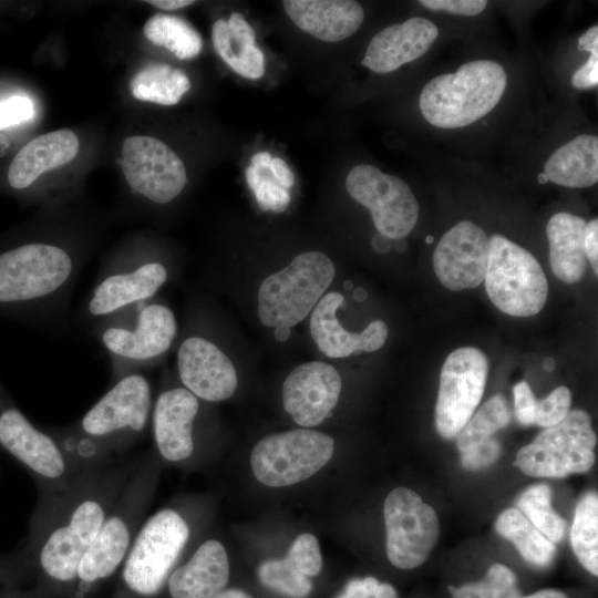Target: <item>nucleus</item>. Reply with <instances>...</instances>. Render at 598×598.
<instances>
[{"label": "nucleus", "instance_id": "29", "mask_svg": "<svg viewBox=\"0 0 598 598\" xmlns=\"http://www.w3.org/2000/svg\"><path fill=\"white\" fill-rule=\"evenodd\" d=\"M496 532L509 540L529 564L548 567L556 557V547L517 509L503 511L496 522Z\"/></svg>", "mask_w": 598, "mask_h": 598}, {"label": "nucleus", "instance_id": "7", "mask_svg": "<svg viewBox=\"0 0 598 598\" xmlns=\"http://www.w3.org/2000/svg\"><path fill=\"white\" fill-rule=\"evenodd\" d=\"M166 261L140 244L113 254L103 262L85 296L80 319L87 329L99 321L151 300L169 280Z\"/></svg>", "mask_w": 598, "mask_h": 598}, {"label": "nucleus", "instance_id": "30", "mask_svg": "<svg viewBox=\"0 0 598 598\" xmlns=\"http://www.w3.org/2000/svg\"><path fill=\"white\" fill-rule=\"evenodd\" d=\"M190 89V81L179 69L166 63H148L130 82L134 97L162 105L177 104Z\"/></svg>", "mask_w": 598, "mask_h": 598}, {"label": "nucleus", "instance_id": "50", "mask_svg": "<svg viewBox=\"0 0 598 598\" xmlns=\"http://www.w3.org/2000/svg\"><path fill=\"white\" fill-rule=\"evenodd\" d=\"M271 159L272 157L268 152H259L251 157L250 165L262 173V171L269 169Z\"/></svg>", "mask_w": 598, "mask_h": 598}, {"label": "nucleus", "instance_id": "38", "mask_svg": "<svg viewBox=\"0 0 598 598\" xmlns=\"http://www.w3.org/2000/svg\"><path fill=\"white\" fill-rule=\"evenodd\" d=\"M571 394L568 388L558 386L537 402L535 424L544 429L560 423L569 413Z\"/></svg>", "mask_w": 598, "mask_h": 598}, {"label": "nucleus", "instance_id": "51", "mask_svg": "<svg viewBox=\"0 0 598 598\" xmlns=\"http://www.w3.org/2000/svg\"><path fill=\"white\" fill-rule=\"evenodd\" d=\"M392 239L381 235V234H377L372 237L371 239V246L373 248L374 251L379 252V254H385L388 251H390V249L392 248Z\"/></svg>", "mask_w": 598, "mask_h": 598}, {"label": "nucleus", "instance_id": "4", "mask_svg": "<svg viewBox=\"0 0 598 598\" xmlns=\"http://www.w3.org/2000/svg\"><path fill=\"white\" fill-rule=\"evenodd\" d=\"M89 332L109 357L113 383L164 357L175 341L177 322L172 309L153 298L99 321Z\"/></svg>", "mask_w": 598, "mask_h": 598}, {"label": "nucleus", "instance_id": "40", "mask_svg": "<svg viewBox=\"0 0 598 598\" xmlns=\"http://www.w3.org/2000/svg\"><path fill=\"white\" fill-rule=\"evenodd\" d=\"M227 27L233 52V59L228 63V65H230L240 52L256 44V34L252 27L239 12L230 14L227 20Z\"/></svg>", "mask_w": 598, "mask_h": 598}, {"label": "nucleus", "instance_id": "41", "mask_svg": "<svg viewBox=\"0 0 598 598\" xmlns=\"http://www.w3.org/2000/svg\"><path fill=\"white\" fill-rule=\"evenodd\" d=\"M514 394V413L517 421L529 426L535 424L537 402L529 384L526 381H519L513 388Z\"/></svg>", "mask_w": 598, "mask_h": 598}, {"label": "nucleus", "instance_id": "10", "mask_svg": "<svg viewBox=\"0 0 598 598\" xmlns=\"http://www.w3.org/2000/svg\"><path fill=\"white\" fill-rule=\"evenodd\" d=\"M0 450L30 473L39 497L68 488L80 473L50 432L37 427L1 388Z\"/></svg>", "mask_w": 598, "mask_h": 598}, {"label": "nucleus", "instance_id": "59", "mask_svg": "<svg viewBox=\"0 0 598 598\" xmlns=\"http://www.w3.org/2000/svg\"><path fill=\"white\" fill-rule=\"evenodd\" d=\"M555 362L551 358H547L543 364L546 371H553Z\"/></svg>", "mask_w": 598, "mask_h": 598}, {"label": "nucleus", "instance_id": "55", "mask_svg": "<svg viewBox=\"0 0 598 598\" xmlns=\"http://www.w3.org/2000/svg\"><path fill=\"white\" fill-rule=\"evenodd\" d=\"M215 598H252V597L243 590L230 588V589H224Z\"/></svg>", "mask_w": 598, "mask_h": 598}, {"label": "nucleus", "instance_id": "34", "mask_svg": "<svg viewBox=\"0 0 598 598\" xmlns=\"http://www.w3.org/2000/svg\"><path fill=\"white\" fill-rule=\"evenodd\" d=\"M511 422V412L506 400L501 395L492 396L471 416L456 436L460 453H465L488 441Z\"/></svg>", "mask_w": 598, "mask_h": 598}, {"label": "nucleus", "instance_id": "28", "mask_svg": "<svg viewBox=\"0 0 598 598\" xmlns=\"http://www.w3.org/2000/svg\"><path fill=\"white\" fill-rule=\"evenodd\" d=\"M546 181L570 187L585 188L598 181V138L582 134L557 148L547 159Z\"/></svg>", "mask_w": 598, "mask_h": 598}, {"label": "nucleus", "instance_id": "12", "mask_svg": "<svg viewBox=\"0 0 598 598\" xmlns=\"http://www.w3.org/2000/svg\"><path fill=\"white\" fill-rule=\"evenodd\" d=\"M597 443L590 415L580 409L569 411L558 424L542 431L522 447L515 465L534 477L561 478L585 473L595 463Z\"/></svg>", "mask_w": 598, "mask_h": 598}, {"label": "nucleus", "instance_id": "18", "mask_svg": "<svg viewBox=\"0 0 598 598\" xmlns=\"http://www.w3.org/2000/svg\"><path fill=\"white\" fill-rule=\"evenodd\" d=\"M199 399L184 386H165L152 410V432L157 454L168 463H186L197 448Z\"/></svg>", "mask_w": 598, "mask_h": 598}, {"label": "nucleus", "instance_id": "24", "mask_svg": "<svg viewBox=\"0 0 598 598\" xmlns=\"http://www.w3.org/2000/svg\"><path fill=\"white\" fill-rule=\"evenodd\" d=\"M229 580V560L217 539L204 540L167 579L171 598H215Z\"/></svg>", "mask_w": 598, "mask_h": 598}, {"label": "nucleus", "instance_id": "5", "mask_svg": "<svg viewBox=\"0 0 598 598\" xmlns=\"http://www.w3.org/2000/svg\"><path fill=\"white\" fill-rule=\"evenodd\" d=\"M156 477L155 460L137 458L134 470L79 565L78 598H82L97 581L113 575L123 564L143 523Z\"/></svg>", "mask_w": 598, "mask_h": 598}, {"label": "nucleus", "instance_id": "20", "mask_svg": "<svg viewBox=\"0 0 598 598\" xmlns=\"http://www.w3.org/2000/svg\"><path fill=\"white\" fill-rule=\"evenodd\" d=\"M178 378L198 399L219 402L230 398L238 379L231 360L210 339L189 334L177 350Z\"/></svg>", "mask_w": 598, "mask_h": 598}, {"label": "nucleus", "instance_id": "52", "mask_svg": "<svg viewBox=\"0 0 598 598\" xmlns=\"http://www.w3.org/2000/svg\"><path fill=\"white\" fill-rule=\"evenodd\" d=\"M245 176L249 188L255 193L262 179L261 173L249 165L245 171Z\"/></svg>", "mask_w": 598, "mask_h": 598}, {"label": "nucleus", "instance_id": "63", "mask_svg": "<svg viewBox=\"0 0 598 598\" xmlns=\"http://www.w3.org/2000/svg\"><path fill=\"white\" fill-rule=\"evenodd\" d=\"M14 598V597H13Z\"/></svg>", "mask_w": 598, "mask_h": 598}, {"label": "nucleus", "instance_id": "31", "mask_svg": "<svg viewBox=\"0 0 598 598\" xmlns=\"http://www.w3.org/2000/svg\"><path fill=\"white\" fill-rule=\"evenodd\" d=\"M145 38L158 47H164L179 60L197 56L203 40L193 25L177 16L156 13L143 27Z\"/></svg>", "mask_w": 598, "mask_h": 598}, {"label": "nucleus", "instance_id": "2", "mask_svg": "<svg viewBox=\"0 0 598 598\" xmlns=\"http://www.w3.org/2000/svg\"><path fill=\"white\" fill-rule=\"evenodd\" d=\"M83 254L49 238L0 251V308L24 312L48 331L63 329Z\"/></svg>", "mask_w": 598, "mask_h": 598}, {"label": "nucleus", "instance_id": "60", "mask_svg": "<svg viewBox=\"0 0 598 598\" xmlns=\"http://www.w3.org/2000/svg\"><path fill=\"white\" fill-rule=\"evenodd\" d=\"M354 297L359 301L364 300L367 297V292L362 288H359L355 290Z\"/></svg>", "mask_w": 598, "mask_h": 598}, {"label": "nucleus", "instance_id": "6", "mask_svg": "<svg viewBox=\"0 0 598 598\" xmlns=\"http://www.w3.org/2000/svg\"><path fill=\"white\" fill-rule=\"evenodd\" d=\"M507 83L504 68L492 60H474L456 72L440 74L420 95L424 118L440 128L467 126L488 114L502 99Z\"/></svg>", "mask_w": 598, "mask_h": 598}, {"label": "nucleus", "instance_id": "27", "mask_svg": "<svg viewBox=\"0 0 598 598\" xmlns=\"http://www.w3.org/2000/svg\"><path fill=\"white\" fill-rule=\"evenodd\" d=\"M585 227L584 218L565 212L553 215L547 223L549 264L565 283L580 281L586 272Z\"/></svg>", "mask_w": 598, "mask_h": 598}, {"label": "nucleus", "instance_id": "16", "mask_svg": "<svg viewBox=\"0 0 598 598\" xmlns=\"http://www.w3.org/2000/svg\"><path fill=\"white\" fill-rule=\"evenodd\" d=\"M346 188L357 203L370 209L379 234L403 239L416 225L419 203L403 179L360 164L349 172Z\"/></svg>", "mask_w": 598, "mask_h": 598}, {"label": "nucleus", "instance_id": "23", "mask_svg": "<svg viewBox=\"0 0 598 598\" xmlns=\"http://www.w3.org/2000/svg\"><path fill=\"white\" fill-rule=\"evenodd\" d=\"M437 35L435 23L424 18L391 24L372 38L362 64L375 73H390L425 54Z\"/></svg>", "mask_w": 598, "mask_h": 598}, {"label": "nucleus", "instance_id": "39", "mask_svg": "<svg viewBox=\"0 0 598 598\" xmlns=\"http://www.w3.org/2000/svg\"><path fill=\"white\" fill-rule=\"evenodd\" d=\"M254 195L257 204L262 210L282 213L290 203V194L288 189H285L277 182L267 176H262V179Z\"/></svg>", "mask_w": 598, "mask_h": 598}, {"label": "nucleus", "instance_id": "35", "mask_svg": "<svg viewBox=\"0 0 598 598\" xmlns=\"http://www.w3.org/2000/svg\"><path fill=\"white\" fill-rule=\"evenodd\" d=\"M452 598H518L516 576L502 564L492 565L483 579L460 587L448 586Z\"/></svg>", "mask_w": 598, "mask_h": 598}, {"label": "nucleus", "instance_id": "25", "mask_svg": "<svg viewBox=\"0 0 598 598\" xmlns=\"http://www.w3.org/2000/svg\"><path fill=\"white\" fill-rule=\"evenodd\" d=\"M282 4L299 29L324 42L351 37L364 18L361 4L352 0H285Z\"/></svg>", "mask_w": 598, "mask_h": 598}, {"label": "nucleus", "instance_id": "33", "mask_svg": "<svg viewBox=\"0 0 598 598\" xmlns=\"http://www.w3.org/2000/svg\"><path fill=\"white\" fill-rule=\"evenodd\" d=\"M517 509L553 543L564 539L567 523L551 506V491L546 484H535L520 493Z\"/></svg>", "mask_w": 598, "mask_h": 598}, {"label": "nucleus", "instance_id": "44", "mask_svg": "<svg viewBox=\"0 0 598 598\" xmlns=\"http://www.w3.org/2000/svg\"><path fill=\"white\" fill-rule=\"evenodd\" d=\"M419 3L432 11L467 17L481 13L487 6L485 0H421Z\"/></svg>", "mask_w": 598, "mask_h": 598}, {"label": "nucleus", "instance_id": "36", "mask_svg": "<svg viewBox=\"0 0 598 598\" xmlns=\"http://www.w3.org/2000/svg\"><path fill=\"white\" fill-rule=\"evenodd\" d=\"M262 585L290 598H306L312 590V582L286 557L264 561L258 568Z\"/></svg>", "mask_w": 598, "mask_h": 598}, {"label": "nucleus", "instance_id": "56", "mask_svg": "<svg viewBox=\"0 0 598 598\" xmlns=\"http://www.w3.org/2000/svg\"><path fill=\"white\" fill-rule=\"evenodd\" d=\"M290 336V328L285 326H279L275 328V338L282 342L286 341Z\"/></svg>", "mask_w": 598, "mask_h": 598}, {"label": "nucleus", "instance_id": "45", "mask_svg": "<svg viewBox=\"0 0 598 598\" xmlns=\"http://www.w3.org/2000/svg\"><path fill=\"white\" fill-rule=\"evenodd\" d=\"M589 59L573 75L571 83L578 90H586L598 84V45L588 48Z\"/></svg>", "mask_w": 598, "mask_h": 598}, {"label": "nucleus", "instance_id": "48", "mask_svg": "<svg viewBox=\"0 0 598 598\" xmlns=\"http://www.w3.org/2000/svg\"><path fill=\"white\" fill-rule=\"evenodd\" d=\"M269 171L274 181L285 189H289L293 186L295 175L282 158L272 157Z\"/></svg>", "mask_w": 598, "mask_h": 598}, {"label": "nucleus", "instance_id": "54", "mask_svg": "<svg viewBox=\"0 0 598 598\" xmlns=\"http://www.w3.org/2000/svg\"><path fill=\"white\" fill-rule=\"evenodd\" d=\"M373 598H398L396 590L386 582L379 584Z\"/></svg>", "mask_w": 598, "mask_h": 598}, {"label": "nucleus", "instance_id": "49", "mask_svg": "<svg viewBox=\"0 0 598 598\" xmlns=\"http://www.w3.org/2000/svg\"><path fill=\"white\" fill-rule=\"evenodd\" d=\"M146 2L156 8L168 11L182 9L194 3L192 0H148Z\"/></svg>", "mask_w": 598, "mask_h": 598}, {"label": "nucleus", "instance_id": "26", "mask_svg": "<svg viewBox=\"0 0 598 598\" xmlns=\"http://www.w3.org/2000/svg\"><path fill=\"white\" fill-rule=\"evenodd\" d=\"M79 152V138L70 128L37 136L14 156L8 182L14 189H24L44 172L71 162Z\"/></svg>", "mask_w": 598, "mask_h": 598}, {"label": "nucleus", "instance_id": "32", "mask_svg": "<svg viewBox=\"0 0 598 598\" xmlns=\"http://www.w3.org/2000/svg\"><path fill=\"white\" fill-rule=\"evenodd\" d=\"M573 550L591 575H598V496L585 494L578 502L570 529Z\"/></svg>", "mask_w": 598, "mask_h": 598}, {"label": "nucleus", "instance_id": "37", "mask_svg": "<svg viewBox=\"0 0 598 598\" xmlns=\"http://www.w3.org/2000/svg\"><path fill=\"white\" fill-rule=\"evenodd\" d=\"M286 558L307 577L317 576L322 568V556L316 536L299 535L290 546Z\"/></svg>", "mask_w": 598, "mask_h": 598}, {"label": "nucleus", "instance_id": "14", "mask_svg": "<svg viewBox=\"0 0 598 598\" xmlns=\"http://www.w3.org/2000/svg\"><path fill=\"white\" fill-rule=\"evenodd\" d=\"M383 515L390 563L405 570L422 565L440 535L435 511L415 492L396 487L385 498Z\"/></svg>", "mask_w": 598, "mask_h": 598}, {"label": "nucleus", "instance_id": "42", "mask_svg": "<svg viewBox=\"0 0 598 598\" xmlns=\"http://www.w3.org/2000/svg\"><path fill=\"white\" fill-rule=\"evenodd\" d=\"M501 450V444L492 437L474 448L462 453L461 464L470 471L484 468L498 458Z\"/></svg>", "mask_w": 598, "mask_h": 598}, {"label": "nucleus", "instance_id": "46", "mask_svg": "<svg viewBox=\"0 0 598 598\" xmlns=\"http://www.w3.org/2000/svg\"><path fill=\"white\" fill-rule=\"evenodd\" d=\"M585 252L586 258L590 262V266L595 272L598 275V219H591L586 223L585 227Z\"/></svg>", "mask_w": 598, "mask_h": 598}, {"label": "nucleus", "instance_id": "62", "mask_svg": "<svg viewBox=\"0 0 598 598\" xmlns=\"http://www.w3.org/2000/svg\"><path fill=\"white\" fill-rule=\"evenodd\" d=\"M338 598H347V597L342 594V595H341L340 597H338Z\"/></svg>", "mask_w": 598, "mask_h": 598}, {"label": "nucleus", "instance_id": "13", "mask_svg": "<svg viewBox=\"0 0 598 598\" xmlns=\"http://www.w3.org/2000/svg\"><path fill=\"white\" fill-rule=\"evenodd\" d=\"M333 439L319 431L297 429L260 440L250 455L251 470L261 484L283 487L302 482L332 457Z\"/></svg>", "mask_w": 598, "mask_h": 598}, {"label": "nucleus", "instance_id": "15", "mask_svg": "<svg viewBox=\"0 0 598 598\" xmlns=\"http://www.w3.org/2000/svg\"><path fill=\"white\" fill-rule=\"evenodd\" d=\"M488 360L474 347H462L445 359L440 373L435 427L444 439L456 437L473 415L486 386Z\"/></svg>", "mask_w": 598, "mask_h": 598}, {"label": "nucleus", "instance_id": "1", "mask_svg": "<svg viewBox=\"0 0 598 598\" xmlns=\"http://www.w3.org/2000/svg\"><path fill=\"white\" fill-rule=\"evenodd\" d=\"M137 460L81 471L72 484L39 497L24 553L56 584L76 580L79 565L111 512Z\"/></svg>", "mask_w": 598, "mask_h": 598}, {"label": "nucleus", "instance_id": "8", "mask_svg": "<svg viewBox=\"0 0 598 598\" xmlns=\"http://www.w3.org/2000/svg\"><path fill=\"white\" fill-rule=\"evenodd\" d=\"M185 511L167 506L145 519L122 564L126 590L137 597L159 592L193 537Z\"/></svg>", "mask_w": 598, "mask_h": 598}, {"label": "nucleus", "instance_id": "3", "mask_svg": "<svg viewBox=\"0 0 598 598\" xmlns=\"http://www.w3.org/2000/svg\"><path fill=\"white\" fill-rule=\"evenodd\" d=\"M152 388L143 373H131L111 388L76 422L47 429L81 472L112 462L144 434L152 419Z\"/></svg>", "mask_w": 598, "mask_h": 598}, {"label": "nucleus", "instance_id": "22", "mask_svg": "<svg viewBox=\"0 0 598 598\" xmlns=\"http://www.w3.org/2000/svg\"><path fill=\"white\" fill-rule=\"evenodd\" d=\"M344 297L328 292L316 305L310 317V332L319 350L329 358H346L357 352H374L385 343L388 327L382 320L370 322L360 333L343 329L336 312Z\"/></svg>", "mask_w": 598, "mask_h": 598}, {"label": "nucleus", "instance_id": "17", "mask_svg": "<svg viewBox=\"0 0 598 598\" xmlns=\"http://www.w3.org/2000/svg\"><path fill=\"white\" fill-rule=\"evenodd\" d=\"M120 159L131 189L156 205L174 200L187 182L179 156L162 141L144 135L126 137Z\"/></svg>", "mask_w": 598, "mask_h": 598}, {"label": "nucleus", "instance_id": "58", "mask_svg": "<svg viewBox=\"0 0 598 598\" xmlns=\"http://www.w3.org/2000/svg\"><path fill=\"white\" fill-rule=\"evenodd\" d=\"M9 561L10 559L7 558H0V576L6 575V570L9 568Z\"/></svg>", "mask_w": 598, "mask_h": 598}, {"label": "nucleus", "instance_id": "47", "mask_svg": "<svg viewBox=\"0 0 598 598\" xmlns=\"http://www.w3.org/2000/svg\"><path fill=\"white\" fill-rule=\"evenodd\" d=\"M379 584L380 582L374 577L353 579L346 586L343 595L347 598H371Z\"/></svg>", "mask_w": 598, "mask_h": 598}, {"label": "nucleus", "instance_id": "43", "mask_svg": "<svg viewBox=\"0 0 598 598\" xmlns=\"http://www.w3.org/2000/svg\"><path fill=\"white\" fill-rule=\"evenodd\" d=\"M33 115V104L24 96H12L0 103V130L28 121Z\"/></svg>", "mask_w": 598, "mask_h": 598}, {"label": "nucleus", "instance_id": "21", "mask_svg": "<svg viewBox=\"0 0 598 598\" xmlns=\"http://www.w3.org/2000/svg\"><path fill=\"white\" fill-rule=\"evenodd\" d=\"M341 386L340 374L331 364L321 361L302 363L282 384L283 408L297 424L317 426L337 405Z\"/></svg>", "mask_w": 598, "mask_h": 598}, {"label": "nucleus", "instance_id": "57", "mask_svg": "<svg viewBox=\"0 0 598 598\" xmlns=\"http://www.w3.org/2000/svg\"><path fill=\"white\" fill-rule=\"evenodd\" d=\"M392 247L399 252L404 251L406 249V244L404 243V238L396 239L395 243L392 244Z\"/></svg>", "mask_w": 598, "mask_h": 598}, {"label": "nucleus", "instance_id": "61", "mask_svg": "<svg viewBox=\"0 0 598 598\" xmlns=\"http://www.w3.org/2000/svg\"><path fill=\"white\" fill-rule=\"evenodd\" d=\"M432 240H433V238H432L431 236H429V237L426 238V241H427V243H431Z\"/></svg>", "mask_w": 598, "mask_h": 598}, {"label": "nucleus", "instance_id": "19", "mask_svg": "<svg viewBox=\"0 0 598 598\" xmlns=\"http://www.w3.org/2000/svg\"><path fill=\"white\" fill-rule=\"evenodd\" d=\"M489 237L478 225L462 220L439 240L433 252V269L450 290L473 289L485 278Z\"/></svg>", "mask_w": 598, "mask_h": 598}, {"label": "nucleus", "instance_id": "9", "mask_svg": "<svg viewBox=\"0 0 598 598\" xmlns=\"http://www.w3.org/2000/svg\"><path fill=\"white\" fill-rule=\"evenodd\" d=\"M336 275L332 260L321 251L297 255L280 271L262 280L258 317L271 328H291L302 321L323 297Z\"/></svg>", "mask_w": 598, "mask_h": 598}, {"label": "nucleus", "instance_id": "53", "mask_svg": "<svg viewBox=\"0 0 598 598\" xmlns=\"http://www.w3.org/2000/svg\"><path fill=\"white\" fill-rule=\"evenodd\" d=\"M518 598H568L563 591L557 589H543L527 596Z\"/></svg>", "mask_w": 598, "mask_h": 598}, {"label": "nucleus", "instance_id": "11", "mask_svg": "<svg viewBox=\"0 0 598 598\" xmlns=\"http://www.w3.org/2000/svg\"><path fill=\"white\" fill-rule=\"evenodd\" d=\"M485 289L493 305L513 317L538 313L548 297L546 275L532 252L507 237H489Z\"/></svg>", "mask_w": 598, "mask_h": 598}]
</instances>
